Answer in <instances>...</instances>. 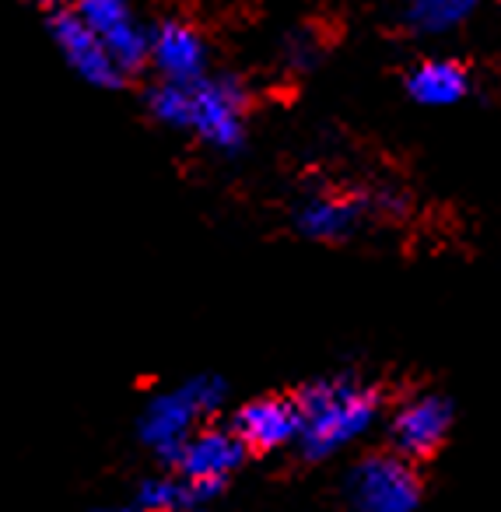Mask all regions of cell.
I'll return each instance as SVG.
<instances>
[{
    "mask_svg": "<svg viewBox=\"0 0 501 512\" xmlns=\"http://www.w3.org/2000/svg\"><path fill=\"white\" fill-rule=\"evenodd\" d=\"M232 428L249 449H281L302 432V411H298V400L263 397L242 407Z\"/></svg>",
    "mask_w": 501,
    "mask_h": 512,
    "instance_id": "9c48e42d",
    "label": "cell"
},
{
    "mask_svg": "<svg viewBox=\"0 0 501 512\" xmlns=\"http://www.w3.org/2000/svg\"><path fill=\"white\" fill-rule=\"evenodd\" d=\"M211 495H218V488H207V484H193V481H148L137 495V505L151 512H165V509H190V505L207 502Z\"/></svg>",
    "mask_w": 501,
    "mask_h": 512,
    "instance_id": "5bb4252c",
    "label": "cell"
},
{
    "mask_svg": "<svg viewBox=\"0 0 501 512\" xmlns=\"http://www.w3.org/2000/svg\"><path fill=\"white\" fill-rule=\"evenodd\" d=\"M29 4H36V8H50V4H57V0H29Z\"/></svg>",
    "mask_w": 501,
    "mask_h": 512,
    "instance_id": "2e32d148",
    "label": "cell"
},
{
    "mask_svg": "<svg viewBox=\"0 0 501 512\" xmlns=\"http://www.w3.org/2000/svg\"><path fill=\"white\" fill-rule=\"evenodd\" d=\"M158 74L165 81H200L207 67V46L190 25L183 22H165L151 32V53Z\"/></svg>",
    "mask_w": 501,
    "mask_h": 512,
    "instance_id": "30bf717a",
    "label": "cell"
},
{
    "mask_svg": "<svg viewBox=\"0 0 501 512\" xmlns=\"http://www.w3.org/2000/svg\"><path fill=\"white\" fill-rule=\"evenodd\" d=\"M466 88H470V81H466V71L456 60H428V64L414 67L407 78L410 99L431 109L456 106L466 95Z\"/></svg>",
    "mask_w": 501,
    "mask_h": 512,
    "instance_id": "8fae6325",
    "label": "cell"
},
{
    "mask_svg": "<svg viewBox=\"0 0 501 512\" xmlns=\"http://www.w3.org/2000/svg\"><path fill=\"white\" fill-rule=\"evenodd\" d=\"M354 221H358V207L337 197H316L298 211V228L309 239H323V242L344 239L354 228Z\"/></svg>",
    "mask_w": 501,
    "mask_h": 512,
    "instance_id": "7c38bea8",
    "label": "cell"
},
{
    "mask_svg": "<svg viewBox=\"0 0 501 512\" xmlns=\"http://www.w3.org/2000/svg\"><path fill=\"white\" fill-rule=\"evenodd\" d=\"M74 15L106 43L123 74L141 71L151 53V36H144L141 25L134 22L127 0H78Z\"/></svg>",
    "mask_w": 501,
    "mask_h": 512,
    "instance_id": "5b68a950",
    "label": "cell"
},
{
    "mask_svg": "<svg viewBox=\"0 0 501 512\" xmlns=\"http://www.w3.org/2000/svg\"><path fill=\"white\" fill-rule=\"evenodd\" d=\"M225 397V386L211 376H200L193 383L179 386L172 393L151 400V407L144 411L141 421V439L148 442L155 453L176 456L179 446L193 435V425L204 418L207 411L221 404Z\"/></svg>",
    "mask_w": 501,
    "mask_h": 512,
    "instance_id": "7a4b0ae2",
    "label": "cell"
},
{
    "mask_svg": "<svg viewBox=\"0 0 501 512\" xmlns=\"http://www.w3.org/2000/svg\"><path fill=\"white\" fill-rule=\"evenodd\" d=\"M246 442L235 428H207L200 435H190V439L179 446V453L172 460L179 463V474L193 484H207V488H218L225 484V477L232 470L242 467L246 460Z\"/></svg>",
    "mask_w": 501,
    "mask_h": 512,
    "instance_id": "8992f818",
    "label": "cell"
},
{
    "mask_svg": "<svg viewBox=\"0 0 501 512\" xmlns=\"http://www.w3.org/2000/svg\"><path fill=\"white\" fill-rule=\"evenodd\" d=\"M242 109H246V95L232 81H190L186 130L221 151H235L242 144Z\"/></svg>",
    "mask_w": 501,
    "mask_h": 512,
    "instance_id": "277c9868",
    "label": "cell"
},
{
    "mask_svg": "<svg viewBox=\"0 0 501 512\" xmlns=\"http://www.w3.org/2000/svg\"><path fill=\"white\" fill-rule=\"evenodd\" d=\"M53 39H57L67 64H71L88 85H95V88L120 85V78H123L120 64H116L113 53L106 50V43H102L74 11H67V15H60L57 22H53Z\"/></svg>",
    "mask_w": 501,
    "mask_h": 512,
    "instance_id": "ba28073f",
    "label": "cell"
},
{
    "mask_svg": "<svg viewBox=\"0 0 501 512\" xmlns=\"http://www.w3.org/2000/svg\"><path fill=\"white\" fill-rule=\"evenodd\" d=\"M298 411H302L298 439H302L305 456L323 460L372 428L379 414V397L351 379H333V383L309 386L298 397Z\"/></svg>",
    "mask_w": 501,
    "mask_h": 512,
    "instance_id": "6da1fadb",
    "label": "cell"
},
{
    "mask_svg": "<svg viewBox=\"0 0 501 512\" xmlns=\"http://www.w3.org/2000/svg\"><path fill=\"white\" fill-rule=\"evenodd\" d=\"M480 0H407V25L424 36L452 32L477 11Z\"/></svg>",
    "mask_w": 501,
    "mask_h": 512,
    "instance_id": "4fadbf2b",
    "label": "cell"
},
{
    "mask_svg": "<svg viewBox=\"0 0 501 512\" xmlns=\"http://www.w3.org/2000/svg\"><path fill=\"white\" fill-rule=\"evenodd\" d=\"M347 495H351L354 509L407 512L421 502V481L403 453H375L351 470Z\"/></svg>",
    "mask_w": 501,
    "mask_h": 512,
    "instance_id": "3957f363",
    "label": "cell"
},
{
    "mask_svg": "<svg viewBox=\"0 0 501 512\" xmlns=\"http://www.w3.org/2000/svg\"><path fill=\"white\" fill-rule=\"evenodd\" d=\"M452 428V407L442 397H414L393 414L389 439L393 449L407 460H424L445 442Z\"/></svg>",
    "mask_w": 501,
    "mask_h": 512,
    "instance_id": "52a82bcc",
    "label": "cell"
},
{
    "mask_svg": "<svg viewBox=\"0 0 501 512\" xmlns=\"http://www.w3.org/2000/svg\"><path fill=\"white\" fill-rule=\"evenodd\" d=\"M148 106L165 127H190V81H165L148 95Z\"/></svg>",
    "mask_w": 501,
    "mask_h": 512,
    "instance_id": "9a60e30c",
    "label": "cell"
}]
</instances>
